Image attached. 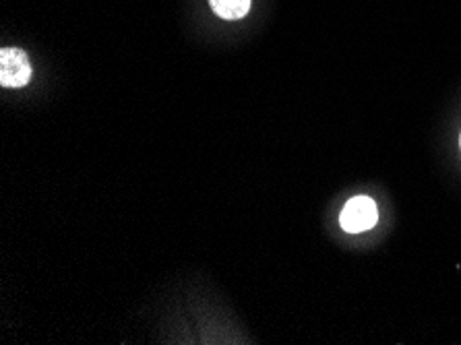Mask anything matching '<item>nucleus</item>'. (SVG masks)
<instances>
[{
	"label": "nucleus",
	"mask_w": 461,
	"mask_h": 345,
	"mask_svg": "<svg viewBox=\"0 0 461 345\" xmlns=\"http://www.w3.org/2000/svg\"><path fill=\"white\" fill-rule=\"evenodd\" d=\"M376 222H379V209H376V203L370 196H354L346 203L339 215L341 228L350 232V234L366 232L376 225Z\"/></svg>",
	"instance_id": "obj_2"
},
{
	"label": "nucleus",
	"mask_w": 461,
	"mask_h": 345,
	"mask_svg": "<svg viewBox=\"0 0 461 345\" xmlns=\"http://www.w3.org/2000/svg\"><path fill=\"white\" fill-rule=\"evenodd\" d=\"M209 5H212L215 15L228 21L242 19L250 11V0H209Z\"/></svg>",
	"instance_id": "obj_3"
},
{
	"label": "nucleus",
	"mask_w": 461,
	"mask_h": 345,
	"mask_svg": "<svg viewBox=\"0 0 461 345\" xmlns=\"http://www.w3.org/2000/svg\"><path fill=\"white\" fill-rule=\"evenodd\" d=\"M30 56L19 48H3L0 52V86L21 89L32 81Z\"/></svg>",
	"instance_id": "obj_1"
}]
</instances>
